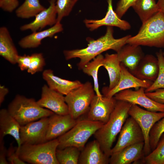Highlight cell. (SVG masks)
<instances>
[{"label": "cell", "instance_id": "obj_1", "mask_svg": "<svg viewBox=\"0 0 164 164\" xmlns=\"http://www.w3.org/2000/svg\"><path fill=\"white\" fill-rule=\"evenodd\" d=\"M113 34L112 27L107 26L104 36L96 40L89 39V43L86 47L64 50L63 53L65 59L68 60L76 58H79L80 61L77 66L79 69L82 70L91 60L105 51L112 50L118 53L127 43L128 40L132 36L128 35L120 38L115 39Z\"/></svg>", "mask_w": 164, "mask_h": 164}, {"label": "cell", "instance_id": "obj_2", "mask_svg": "<svg viewBox=\"0 0 164 164\" xmlns=\"http://www.w3.org/2000/svg\"><path fill=\"white\" fill-rule=\"evenodd\" d=\"M132 104L127 101L117 100L108 121L94 135L102 150L108 158L111 156L113 143L128 117V112Z\"/></svg>", "mask_w": 164, "mask_h": 164}, {"label": "cell", "instance_id": "obj_3", "mask_svg": "<svg viewBox=\"0 0 164 164\" xmlns=\"http://www.w3.org/2000/svg\"><path fill=\"white\" fill-rule=\"evenodd\" d=\"M127 43L164 48V14L159 11L142 23L138 33L129 38Z\"/></svg>", "mask_w": 164, "mask_h": 164}, {"label": "cell", "instance_id": "obj_4", "mask_svg": "<svg viewBox=\"0 0 164 164\" xmlns=\"http://www.w3.org/2000/svg\"><path fill=\"white\" fill-rule=\"evenodd\" d=\"M7 110L21 126L54 113L40 106L34 99L17 95L8 105Z\"/></svg>", "mask_w": 164, "mask_h": 164}, {"label": "cell", "instance_id": "obj_5", "mask_svg": "<svg viewBox=\"0 0 164 164\" xmlns=\"http://www.w3.org/2000/svg\"><path fill=\"white\" fill-rule=\"evenodd\" d=\"M59 142L57 138L35 145L24 144L16 147L20 159L32 164H59L56 156Z\"/></svg>", "mask_w": 164, "mask_h": 164}, {"label": "cell", "instance_id": "obj_6", "mask_svg": "<svg viewBox=\"0 0 164 164\" xmlns=\"http://www.w3.org/2000/svg\"><path fill=\"white\" fill-rule=\"evenodd\" d=\"M104 124L87 119L77 121L70 130L57 138L59 142L57 149H62L74 146L81 151L90 138Z\"/></svg>", "mask_w": 164, "mask_h": 164}, {"label": "cell", "instance_id": "obj_7", "mask_svg": "<svg viewBox=\"0 0 164 164\" xmlns=\"http://www.w3.org/2000/svg\"><path fill=\"white\" fill-rule=\"evenodd\" d=\"M95 92L91 83L87 81L65 95L69 114L72 118L77 119L88 111Z\"/></svg>", "mask_w": 164, "mask_h": 164}, {"label": "cell", "instance_id": "obj_8", "mask_svg": "<svg viewBox=\"0 0 164 164\" xmlns=\"http://www.w3.org/2000/svg\"><path fill=\"white\" fill-rule=\"evenodd\" d=\"M128 114L136 121L142 130L144 138V150L146 156L152 152L149 142L150 131L155 124L164 117V112L150 111L132 104Z\"/></svg>", "mask_w": 164, "mask_h": 164}, {"label": "cell", "instance_id": "obj_9", "mask_svg": "<svg viewBox=\"0 0 164 164\" xmlns=\"http://www.w3.org/2000/svg\"><path fill=\"white\" fill-rule=\"evenodd\" d=\"M142 142H144V138L142 130L136 121L130 116L126 119L119 133L111 155L128 146Z\"/></svg>", "mask_w": 164, "mask_h": 164}, {"label": "cell", "instance_id": "obj_10", "mask_svg": "<svg viewBox=\"0 0 164 164\" xmlns=\"http://www.w3.org/2000/svg\"><path fill=\"white\" fill-rule=\"evenodd\" d=\"M49 121V117H45L21 126V145L37 144L48 141L46 136Z\"/></svg>", "mask_w": 164, "mask_h": 164}, {"label": "cell", "instance_id": "obj_11", "mask_svg": "<svg viewBox=\"0 0 164 164\" xmlns=\"http://www.w3.org/2000/svg\"><path fill=\"white\" fill-rule=\"evenodd\" d=\"M145 89L142 87L135 91L127 89L117 93L114 97L117 101L139 105L150 111L164 112V104L157 102L149 97Z\"/></svg>", "mask_w": 164, "mask_h": 164}, {"label": "cell", "instance_id": "obj_12", "mask_svg": "<svg viewBox=\"0 0 164 164\" xmlns=\"http://www.w3.org/2000/svg\"><path fill=\"white\" fill-rule=\"evenodd\" d=\"M117 102L114 97H109L95 94L91 101L87 119L105 123L108 120Z\"/></svg>", "mask_w": 164, "mask_h": 164}, {"label": "cell", "instance_id": "obj_13", "mask_svg": "<svg viewBox=\"0 0 164 164\" xmlns=\"http://www.w3.org/2000/svg\"><path fill=\"white\" fill-rule=\"evenodd\" d=\"M37 102L41 107L49 109L56 114L62 115L69 114L65 97L46 84L42 87L41 97Z\"/></svg>", "mask_w": 164, "mask_h": 164}, {"label": "cell", "instance_id": "obj_14", "mask_svg": "<svg viewBox=\"0 0 164 164\" xmlns=\"http://www.w3.org/2000/svg\"><path fill=\"white\" fill-rule=\"evenodd\" d=\"M121 67L120 77L117 84L110 90H102L104 96L111 97L121 91L132 88H135L136 90L141 87L145 89L149 87L152 83L153 82L150 81L142 80L137 77L121 63Z\"/></svg>", "mask_w": 164, "mask_h": 164}, {"label": "cell", "instance_id": "obj_15", "mask_svg": "<svg viewBox=\"0 0 164 164\" xmlns=\"http://www.w3.org/2000/svg\"><path fill=\"white\" fill-rule=\"evenodd\" d=\"M56 1V0H50L49 7L37 14L32 22L21 26L20 30L22 31L30 30L34 32L47 26H52L55 25L57 22Z\"/></svg>", "mask_w": 164, "mask_h": 164}, {"label": "cell", "instance_id": "obj_16", "mask_svg": "<svg viewBox=\"0 0 164 164\" xmlns=\"http://www.w3.org/2000/svg\"><path fill=\"white\" fill-rule=\"evenodd\" d=\"M77 121L69 114L62 115L54 113L49 117L47 140H52L63 135L72 128Z\"/></svg>", "mask_w": 164, "mask_h": 164}, {"label": "cell", "instance_id": "obj_17", "mask_svg": "<svg viewBox=\"0 0 164 164\" xmlns=\"http://www.w3.org/2000/svg\"><path fill=\"white\" fill-rule=\"evenodd\" d=\"M107 2L108 9L105 17L98 20L85 19L84 22L86 26L91 31L103 26L117 27L123 30L130 29L131 26L129 23L120 18L113 10L112 0H108Z\"/></svg>", "mask_w": 164, "mask_h": 164}, {"label": "cell", "instance_id": "obj_18", "mask_svg": "<svg viewBox=\"0 0 164 164\" xmlns=\"http://www.w3.org/2000/svg\"><path fill=\"white\" fill-rule=\"evenodd\" d=\"M144 142L128 146L120 151L112 154L109 158L111 164H130L140 163L145 156Z\"/></svg>", "mask_w": 164, "mask_h": 164}, {"label": "cell", "instance_id": "obj_19", "mask_svg": "<svg viewBox=\"0 0 164 164\" xmlns=\"http://www.w3.org/2000/svg\"><path fill=\"white\" fill-rule=\"evenodd\" d=\"M109 158L102 150L99 142L96 139L88 143L81 151L78 164H108Z\"/></svg>", "mask_w": 164, "mask_h": 164}, {"label": "cell", "instance_id": "obj_20", "mask_svg": "<svg viewBox=\"0 0 164 164\" xmlns=\"http://www.w3.org/2000/svg\"><path fill=\"white\" fill-rule=\"evenodd\" d=\"M42 76L50 88L63 95H66L83 84L78 80L71 81L56 76L50 69L44 70Z\"/></svg>", "mask_w": 164, "mask_h": 164}, {"label": "cell", "instance_id": "obj_21", "mask_svg": "<svg viewBox=\"0 0 164 164\" xmlns=\"http://www.w3.org/2000/svg\"><path fill=\"white\" fill-rule=\"evenodd\" d=\"M159 70L157 57L151 54L145 55L136 69L132 73L138 78L153 82L156 78Z\"/></svg>", "mask_w": 164, "mask_h": 164}, {"label": "cell", "instance_id": "obj_22", "mask_svg": "<svg viewBox=\"0 0 164 164\" xmlns=\"http://www.w3.org/2000/svg\"><path fill=\"white\" fill-rule=\"evenodd\" d=\"M118 59L132 73L137 67L144 54L140 46L127 43L117 53Z\"/></svg>", "mask_w": 164, "mask_h": 164}, {"label": "cell", "instance_id": "obj_23", "mask_svg": "<svg viewBox=\"0 0 164 164\" xmlns=\"http://www.w3.org/2000/svg\"><path fill=\"white\" fill-rule=\"evenodd\" d=\"M63 28L60 22H57L54 26L45 30L35 32L22 38L19 42V46L23 49L33 48L41 45L44 38L52 37L56 34L62 31Z\"/></svg>", "mask_w": 164, "mask_h": 164}, {"label": "cell", "instance_id": "obj_24", "mask_svg": "<svg viewBox=\"0 0 164 164\" xmlns=\"http://www.w3.org/2000/svg\"><path fill=\"white\" fill-rule=\"evenodd\" d=\"M20 125L10 114L7 109L0 111V141L7 135L13 137L16 141L18 147L21 146L20 138Z\"/></svg>", "mask_w": 164, "mask_h": 164}, {"label": "cell", "instance_id": "obj_25", "mask_svg": "<svg viewBox=\"0 0 164 164\" xmlns=\"http://www.w3.org/2000/svg\"><path fill=\"white\" fill-rule=\"evenodd\" d=\"M0 55L12 64L17 63L19 55L9 31L5 26L0 28Z\"/></svg>", "mask_w": 164, "mask_h": 164}, {"label": "cell", "instance_id": "obj_26", "mask_svg": "<svg viewBox=\"0 0 164 164\" xmlns=\"http://www.w3.org/2000/svg\"><path fill=\"white\" fill-rule=\"evenodd\" d=\"M102 66L107 70L109 78L108 87H104L102 90L109 91L116 86L120 77L121 62L117 54H106L104 58Z\"/></svg>", "mask_w": 164, "mask_h": 164}, {"label": "cell", "instance_id": "obj_27", "mask_svg": "<svg viewBox=\"0 0 164 164\" xmlns=\"http://www.w3.org/2000/svg\"><path fill=\"white\" fill-rule=\"evenodd\" d=\"M132 7L142 23L159 11L155 0H137Z\"/></svg>", "mask_w": 164, "mask_h": 164}, {"label": "cell", "instance_id": "obj_28", "mask_svg": "<svg viewBox=\"0 0 164 164\" xmlns=\"http://www.w3.org/2000/svg\"><path fill=\"white\" fill-rule=\"evenodd\" d=\"M45 8L39 0H25L23 3L15 10L19 18L27 19L35 16Z\"/></svg>", "mask_w": 164, "mask_h": 164}, {"label": "cell", "instance_id": "obj_29", "mask_svg": "<svg viewBox=\"0 0 164 164\" xmlns=\"http://www.w3.org/2000/svg\"><path fill=\"white\" fill-rule=\"evenodd\" d=\"M104 56L100 54L91 61L87 64L82 69L84 73L92 77L93 79L94 88L96 94L99 96H102L99 91L98 79V72L100 67L102 66Z\"/></svg>", "mask_w": 164, "mask_h": 164}, {"label": "cell", "instance_id": "obj_30", "mask_svg": "<svg viewBox=\"0 0 164 164\" xmlns=\"http://www.w3.org/2000/svg\"><path fill=\"white\" fill-rule=\"evenodd\" d=\"M81 151L74 146H69L62 149H57L56 156L60 164H77Z\"/></svg>", "mask_w": 164, "mask_h": 164}, {"label": "cell", "instance_id": "obj_31", "mask_svg": "<svg viewBox=\"0 0 164 164\" xmlns=\"http://www.w3.org/2000/svg\"><path fill=\"white\" fill-rule=\"evenodd\" d=\"M140 163L164 164V133L161 136L155 149L145 156Z\"/></svg>", "mask_w": 164, "mask_h": 164}, {"label": "cell", "instance_id": "obj_32", "mask_svg": "<svg viewBox=\"0 0 164 164\" xmlns=\"http://www.w3.org/2000/svg\"><path fill=\"white\" fill-rule=\"evenodd\" d=\"M158 60L159 70L155 80L148 88L145 89V93L151 92L160 88H164V56L163 51L160 50L156 53Z\"/></svg>", "mask_w": 164, "mask_h": 164}, {"label": "cell", "instance_id": "obj_33", "mask_svg": "<svg viewBox=\"0 0 164 164\" xmlns=\"http://www.w3.org/2000/svg\"><path fill=\"white\" fill-rule=\"evenodd\" d=\"M164 133V117L155 123L149 133V142L151 151L156 148L162 135Z\"/></svg>", "mask_w": 164, "mask_h": 164}, {"label": "cell", "instance_id": "obj_34", "mask_svg": "<svg viewBox=\"0 0 164 164\" xmlns=\"http://www.w3.org/2000/svg\"><path fill=\"white\" fill-rule=\"evenodd\" d=\"M78 0H56V7L57 13V22L68 16Z\"/></svg>", "mask_w": 164, "mask_h": 164}, {"label": "cell", "instance_id": "obj_35", "mask_svg": "<svg viewBox=\"0 0 164 164\" xmlns=\"http://www.w3.org/2000/svg\"><path fill=\"white\" fill-rule=\"evenodd\" d=\"M31 59L30 64L27 72L31 74L41 71L43 70L46 65L45 59L43 54L41 53H36L31 55Z\"/></svg>", "mask_w": 164, "mask_h": 164}, {"label": "cell", "instance_id": "obj_36", "mask_svg": "<svg viewBox=\"0 0 164 164\" xmlns=\"http://www.w3.org/2000/svg\"><path fill=\"white\" fill-rule=\"evenodd\" d=\"M137 0H120L118 2L115 12L121 18Z\"/></svg>", "mask_w": 164, "mask_h": 164}, {"label": "cell", "instance_id": "obj_37", "mask_svg": "<svg viewBox=\"0 0 164 164\" xmlns=\"http://www.w3.org/2000/svg\"><path fill=\"white\" fill-rule=\"evenodd\" d=\"M7 161L10 164H26L19 157L16 152V147H14L12 144L7 150Z\"/></svg>", "mask_w": 164, "mask_h": 164}, {"label": "cell", "instance_id": "obj_38", "mask_svg": "<svg viewBox=\"0 0 164 164\" xmlns=\"http://www.w3.org/2000/svg\"><path fill=\"white\" fill-rule=\"evenodd\" d=\"M18 0H0V7L5 11L11 12L19 5Z\"/></svg>", "mask_w": 164, "mask_h": 164}, {"label": "cell", "instance_id": "obj_39", "mask_svg": "<svg viewBox=\"0 0 164 164\" xmlns=\"http://www.w3.org/2000/svg\"><path fill=\"white\" fill-rule=\"evenodd\" d=\"M145 94L154 101L164 104V88L159 89L152 92L145 93Z\"/></svg>", "mask_w": 164, "mask_h": 164}, {"label": "cell", "instance_id": "obj_40", "mask_svg": "<svg viewBox=\"0 0 164 164\" xmlns=\"http://www.w3.org/2000/svg\"><path fill=\"white\" fill-rule=\"evenodd\" d=\"M31 59V55L26 54L18 56L17 60V63L18 64L21 70L24 71L28 69L30 64Z\"/></svg>", "mask_w": 164, "mask_h": 164}, {"label": "cell", "instance_id": "obj_41", "mask_svg": "<svg viewBox=\"0 0 164 164\" xmlns=\"http://www.w3.org/2000/svg\"><path fill=\"white\" fill-rule=\"evenodd\" d=\"M7 150L4 145L3 140L0 141V164H8L9 163L6 157Z\"/></svg>", "mask_w": 164, "mask_h": 164}, {"label": "cell", "instance_id": "obj_42", "mask_svg": "<svg viewBox=\"0 0 164 164\" xmlns=\"http://www.w3.org/2000/svg\"><path fill=\"white\" fill-rule=\"evenodd\" d=\"M9 92L8 89L4 86H0V105L3 102L5 96Z\"/></svg>", "mask_w": 164, "mask_h": 164}, {"label": "cell", "instance_id": "obj_43", "mask_svg": "<svg viewBox=\"0 0 164 164\" xmlns=\"http://www.w3.org/2000/svg\"><path fill=\"white\" fill-rule=\"evenodd\" d=\"M157 4L159 11L164 14V0H158Z\"/></svg>", "mask_w": 164, "mask_h": 164}, {"label": "cell", "instance_id": "obj_44", "mask_svg": "<svg viewBox=\"0 0 164 164\" xmlns=\"http://www.w3.org/2000/svg\"><path fill=\"white\" fill-rule=\"evenodd\" d=\"M163 56H164V50L163 51Z\"/></svg>", "mask_w": 164, "mask_h": 164}]
</instances>
